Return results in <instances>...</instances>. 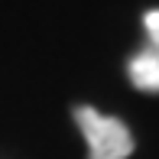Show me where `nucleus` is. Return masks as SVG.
Returning a JSON list of instances; mask_svg holds the SVG:
<instances>
[{
    "instance_id": "2",
    "label": "nucleus",
    "mask_w": 159,
    "mask_h": 159,
    "mask_svg": "<svg viewBox=\"0 0 159 159\" xmlns=\"http://www.w3.org/2000/svg\"><path fill=\"white\" fill-rule=\"evenodd\" d=\"M130 78H133V84L140 91H149V94L159 88V55H156V49L140 52L130 62Z\"/></svg>"
},
{
    "instance_id": "3",
    "label": "nucleus",
    "mask_w": 159,
    "mask_h": 159,
    "mask_svg": "<svg viewBox=\"0 0 159 159\" xmlns=\"http://www.w3.org/2000/svg\"><path fill=\"white\" fill-rule=\"evenodd\" d=\"M143 26H146V33H149V39L156 42V39H159V13H156V10H149L146 16H143Z\"/></svg>"
},
{
    "instance_id": "1",
    "label": "nucleus",
    "mask_w": 159,
    "mask_h": 159,
    "mask_svg": "<svg viewBox=\"0 0 159 159\" xmlns=\"http://www.w3.org/2000/svg\"><path fill=\"white\" fill-rule=\"evenodd\" d=\"M75 120L81 127V136L88 140L91 159H127L133 153V136L117 117H104L94 107H78Z\"/></svg>"
}]
</instances>
